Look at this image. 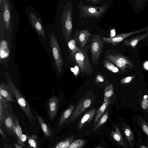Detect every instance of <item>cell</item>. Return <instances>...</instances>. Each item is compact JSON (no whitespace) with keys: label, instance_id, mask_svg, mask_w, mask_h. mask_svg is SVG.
Listing matches in <instances>:
<instances>
[{"label":"cell","instance_id":"cell-39","mask_svg":"<svg viewBox=\"0 0 148 148\" xmlns=\"http://www.w3.org/2000/svg\"><path fill=\"white\" fill-rule=\"evenodd\" d=\"M140 148H147V147L144 146V145H142L140 147Z\"/></svg>","mask_w":148,"mask_h":148},{"label":"cell","instance_id":"cell-22","mask_svg":"<svg viewBox=\"0 0 148 148\" xmlns=\"http://www.w3.org/2000/svg\"><path fill=\"white\" fill-rule=\"evenodd\" d=\"M4 8L3 19L6 30H8L10 26V13L8 3L5 0H3Z\"/></svg>","mask_w":148,"mask_h":148},{"label":"cell","instance_id":"cell-28","mask_svg":"<svg viewBox=\"0 0 148 148\" xmlns=\"http://www.w3.org/2000/svg\"><path fill=\"white\" fill-rule=\"evenodd\" d=\"M114 93V88L113 84H110L107 86L104 91V97L108 98L110 97Z\"/></svg>","mask_w":148,"mask_h":148},{"label":"cell","instance_id":"cell-37","mask_svg":"<svg viewBox=\"0 0 148 148\" xmlns=\"http://www.w3.org/2000/svg\"><path fill=\"white\" fill-rule=\"evenodd\" d=\"M12 145L14 147L16 148H22L19 145L18 143H16Z\"/></svg>","mask_w":148,"mask_h":148},{"label":"cell","instance_id":"cell-34","mask_svg":"<svg viewBox=\"0 0 148 148\" xmlns=\"http://www.w3.org/2000/svg\"><path fill=\"white\" fill-rule=\"evenodd\" d=\"M27 138V136L25 134H22L20 137V140L21 142L23 144L24 142L26 141Z\"/></svg>","mask_w":148,"mask_h":148},{"label":"cell","instance_id":"cell-27","mask_svg":"<svg viewBox=\"0 0 148 148\" xmlns=\"http://www.w3.org/2000/svg\"><path fill=\"white\" fill-rule=\"evenodd\" d=\"M86 144L85 140L81 139H77L73 141L68 148H81L84 146Z\"/></svg>","mask_w":148,"mask_h":148},{"label":"cell","instance_id":"cell-25","mask_svg":"<svg viewBox=\"0 0 148 148\" xmlns=\"http://www.w3.org/2000/svg\"><path fill=\"white\" fill-rule=\"evenodd\" d=\"M103 64L106 69L112 73H119V72L118 67L113 63L106 59L103 61Z\"/></svg>","mask_w":148,"mask_h":148},{"label":"cell","instance_id":"cell-23","mask_svg":"<svg viewBox=\"0 0 148 148\" xmlns=\"http://www.w3.org/2000/svg\"><path fill=\"white\" fill-rule=\"evenodd\" d=\"M109 104V101L108 100L107 98L104 97V100L102 105L96 111V114L93 123V125H95L97 123V121L99 119L102 114L103 113Z\"/></svg>","mask_w":148,"mask_h":148},{"label":"cell","instance_id":"cell-1","mask_svg":"<svg viewBox=\"0 0 148 148\" xmlns=\"http://www.w3.org/2000/svg\"><path fill=\"white\" fill-rule=\"evenodd\" d=\"M5 75L7 84L10 89L29 121L31 123H33L34 121H36V120L33 114L31 107H30L25 98L16 88L10 77L7 75Z\"/></svg>","mask_w":148,"mask_h":148},{"label":"cell","instance_id":"cell-4","mask_svg":"<svg viewBox=\"0 0 148 148\" xmlns=\"http://www.w3.org/2000/svg\"><path fill=\"white\" fill-rule=\"evenodd\" d=\"M104 57L123 72H125L128 69L132 68L134 66L132 62L127 57L110 50L107 51Z\"/></svg>","mask_w":148,"mask_h":148},{"label":"cell","instance_id":"cell-30","mask_svg":"<svg viewBox=\"0 0 148 148\" xmlns=\"http://www.w3.org/2000/svg\"><path fill=\"white\" fill-rule=\"evenodd\" d=\"M148 96L147 95L144 96L143 99L141 103L142 108L144 110L146 109L148 107Z\"/></svg>","mask_w":148,"mask_h":148},{"label":"cell","instance_id":"cell-19","mask_svg":"<svg viewBox=\"0 0 148 148\" xmlns=\"http://www.w3.org/2000/svg\"><path fill=\"white\" fill-rule=\"evenodd\" d=\"M122 129L124 135L127 141L132 147H133L134 143V136L131 129L126 124L123 123Z\"/></svg>","mask_w":148,"mask_h":148},{"label":"cell","instance_id":"cell-20","mask_svg":"<svg viewBox=\"0 0 148 148\" xmlns=\"http://www.w3.org/2000/svg\"><path fill=\"white\" fill-rule=\"evenodd\" d=\"M74 107L73 105H71L63 112L58 121V127H61L65 123L71 115Z\"/></svg>","mask_w":148,"mask_h":148},{"label":"cell","instance_id":"cell-12","mask_svg":"<svg viewBox=\"0 0 148 148\" xmlns=\"http://www.w3.org/2000/svg\"><path fill=\"white\" fill-rule=\"evenodd\" d=\"M12 116L13 121V128L15 133V136L16 138L17 143L22 148H26L24 144L21 141L20 137L23 134L22 129L19 124V121L12 111Z\"/></svg>","mask_w":148,"mask_h":148},{"label":"cell","instance_id":"cell-6","mask_svg":"<svg viewBox=\"0 0 148 148\" xmlns=\"http://www.w3.org/2000/svg\"><path fill=\"white\" fill-rule=\"evenodd\" d=\"M90 44V49L92 63L95 65L98 64L102 49L105 42L102 37L97 35H94Z\"/></svg>","mask_w":148,"mask_h":148},{"label":"cell","instance_id":"cell-3","mask_svg":"<svg viewBox=\"0 0 148 148\" xmlns=\"http://www.w3.org/2000/svg\"><path fill=\"white\" fill-rule=\"evenodd\" d=\"M70 1L66 4L62 13L60 19L62 34L66 45L72 37L73 25L71 13L73 7Z\"/></svg>","mask_w":148,"mask_h":148},{"label":"cell","instance_id":"cell-32","mask_svg":"<svg viewBox=\"0 0 148 148\" xmlns=\"http://www.w3.org/2000/svg\"><path fill=\"white\" fill-rule=\"evenodd\" d=\"M134 76H128L122 79L120 82L122 84H125L130 82L134 77Z\"/></svg>","mask_w":148,"mask_h":148},{"label":"cell","instance_id":"cell-7","mask_svg":"<svg viewBox=\"0 0 148 148\" xmlns=\"http://www.w3.org/2000/svg\"><path fill=\"white\" fill-rule=\"evenodd\" d=\"M91 103V101L88 98H84L80 100L70 118L65 122L66 124H67L74 122L90 106Z\"/></svg>","mask_w":148,"mask_h":148},{"label":"cell","instance_id":"cell-38","mask_svg":"<svg viewBox=\"0 0 148 148\" xmlns=\"http://www.w3.org/2000/svg\"><path fill=\"white\" fill-rule=\"evenodd\" d=\"M88 3L89 2L91 1L93 4H96L98 3L99 0H86Z\"/></svg>","mask_w":148,"mask_h":148},{"label":"cell","instance_id":"cell-10","mask_svg":"<svg viewBox=\"0 0 148 148\" xmlns=\"http://www.w3.org/2000/svg\"><path fill=\"white\" fill-rule=\"evenodd\" d=\"M60 101V99L58 96L53 95L49 98L47 101V114L51 121L54 119L57 114Z\"/></svg>","mask_w":148,"mask_h":148},{"label":"cell","instance_id":"cell-26","mask_svg":"<svg viewBox=\"0 0 148 148\" xmlns=\"http://www.w3.org/2000/svg\"><path fill=\"white\" fill-rule=\"evenodd\" d=\"M108 117V112L107 111L99 119L96 125L93 127L92 130L94 131L96 130L107 121Z\"/></svg>","mask_w":148,"mask_h":148},{"label":"cell","instance_id":"cell-36","mask_svg":"<svg viewBox=\"0 0 148 148\" xmlns=\"http://www.w3.org/2000/svg\"><path fill=\"white\" fill-rule=\"evenodd\" d=\"M3 145L4 148H12V145L10 144H7L5 142H4L3 143Z\"/></svg>","mask_w":148,"mask_h":148},{"label":"cell","instance_id":"cell-11","mask_svg":"<svg viewBox=\"0 0 148 148\" xmlns=\"http://www.w3.org/2000/svg\"><path fill=\"white\" fill-rule=\"evenodd\" d=\"M90 35L89 30L86 29L75 32L74 36L76 42L79 43L80 48L84 47Z\"/></svg>","mask_w":148,"mask_h":148},{"label":"cell","instance_id":"cell-35","mask_svg":"<svg viewBox=\"0 0 148 148\" xmlns=\"http://www.w3.org/2000/svg\"><path fill=\"white\" fill-rule=\"evenodd\" d=\"M116 34V31L114 28L110 30V38H112L115 36Z\"/></svg>","mask_w":148,"mask_h":148},{"label":"cell","instance_id":"cell-15","mask_svg":"<svg viewBox=\"0 0 148 148\" xmlns=\"http://www.w3.org/2000/svg\"><path fill=\"white\" fill-rule=\"evenodd\" d=\"M114 126L115 131L111 132V136L121 146L125 148H128L127 144L123 138L119 128L116 125Z\"/></svg>","mask_w":148,"mask_h":148},{"label":"cell","instance_id":"cell-16","mask_svg":"<svg viewBox=\"0 0 148 148\" xmlns=\"http://www.w3.org/2000/svg\"><path fill=\"white\" fill-rule=\"evenodd\" d=\"M0 94L7 100L16 102L14 98V96L10 89L8 84L1 82L0 85Z\"/></svg>","mask_w":148,"mask_h":148},{"label":"cell","instance_id":"cell-14","mask_svg":"<svg viewBox=\"0 0 148 148\" xmlns=\"http://www.w3.org/2000/svg\"><path fill=\"white\" fill-rule=\"evenodd\" d=\"M148 36V30L143 34L139 35L128 39L124 40L123 42L125 46L131 47L134 49L139 41L145 39Z\"/></svg>","mask_w":148,"mask_h":148},{"label":"cell","instance_id":"cell-8","mask_svg":"<svg viewBox=\"0 0 148 148\" xmlns=\"http://www.w3.org/2000/svg\"><path fill=\"white\" fill-rule=\"evenodd\" d=\"M108 5V3H104L102 6L99 7L84 5L82 6L81 9L84 16L90 18H98L106 11Z\"/></svg>","mask_w":148,"mask_h":148},{"label":"cell","instance_id":"cell-2","mask_svg":"<svg viewBox=\"0 0 148 148\" xmlns=\"http://www.w3.org/2000/svg\"><path fill=\"white\" fill-rule=\"evenodd\" d=\"M88 46L83 49L79 48V50L76 52L70 54V57L78 65L81 72L89 76L92 74L93 70L88 55Z\"/></svg>","mask_w":148,"mask_h":148},{"label":"cell","instance_id":"cell-29","mask_svg":"<svg viewBox=\"0 0 148 148\" xmlns=\"http://www.w3.org/2000/svg\"><path fill=\"white\" fill-rule=\"evenodd\" d=\"M138 120L139 125L148 137V124L141 118H138Z\"/></svg>","mask_w":148,"mask_h":148},{"label":"cell","instance_id":"cell-21","mask_svg":"<svg viewBox=\"0 0 148 148\" xmlns=\"http://www.w3.org/2000/svg\"><path fill=\"white\" fill-rule=\"evenodd\" d=\"M25 134L27 136L26 142L27 147L29 148H39V143L38 136L35 134H32L30 136L27 132H26Z\"/></svg>","mask_w":148,"mask_h":148},{"label":"cell","instance_id":"cell-31","mask_svg":"<svg viewBox=\"0 0 148 148\" xmlns=\"http://www.w3.org/2000/svg\"><path fill=\"white\" fill-rule=\"evenodd\" d=\"M94 79L95 82L96 83H100L103 82L104 80V76L100 73H97Z\"/></svg>","mask_w":148,"mask_h":148},{"label":"cell","instance_id":"cell-24","mask_svg":"<svg viewBox=\"0 0 148 148\" xmlns=\"http://www.w3.org/2000/svg\"><path fill=\"white\" fill-rule=\"evenodd\" d=\"M66 45L67 46L69 52V54L76 52L79 49L76 45V41L74 36H72L68 41Z\"/></svg>","mask_w":148,"mask_h":148},{"label":"cell","instance_id":"cell-33","mask_svg":"<svg viewBox=\"0 0 148 148\" xmlns=\"http://www.w3.org/2000/svg\"><path fill=\"white\" fill-rule=\"evenodd\" d=\"M0 133L2 137V140H3L8 141L6 135L1 125H0Z\"/></svg>","mask_w":148,"mask_h":148},{"label":"cell","instance_id":"cell-13","mask_svg":"<svg viewBox=\"0 0 148 148\" xmlns=\"http://www.w3.org/2000/svg\"><path fill=\"white\" fill-rule=\"evenodd\" d=\"M29 17L31 23L38 34L42 36L45 40H46L45 32L36 16L34 13L30 12Z\"/></svg>","mask_w":148,"mask_h":148},{"label":"cell","instance_id":"cell-9","mask_svg":"<svg viewBox=\"0 0 148 148\" xmlns=\"http://www.w3.org/2000/svg\"><path fill=\"white\" fill-rule=\"evenodd\" d=\"M31 108L32 111L35 114L44 133V139L47 140L51 141L56 136V133L54 130L49 127L43 117L38 114L33 107H31Z\"/></svg>","mask_w":148,"mask_h":148},{"label":"cell","instance_id":"cell-5","mask_svg":"<svg viewBox=\"0 0 148 148\" xmlns=\"http://www.w3.org/2000/svg\"><path fill=\"white\" fill-rule=\"evenodd\" d=\"M50 42L54 63L58 71L60 73L62 71L64 61L58 42L56 36L53 34L50 35Z\"/></svg>","mask_w":148,"mask_h":148},{"label":"cell","instance_id":"cell-17","mask_svg":"<svg viewBox=\"0 0 148 148\" xmlns=\"http://www.w3.org/2000/svg\"><path fill=\"white\" fill-rule=\"evenodd\" d=\"M75 140L73 136H70L56 143L50 144L47 147L51 148H68L71 143Z\"/></svg>","mask_w":148,"mask_h":148},{"label":"cell","instance_id":"cell-18","mask_svg":"<svg viewBox=\"0 0 148 148\" xmlns=\"http://www.w3.org/2000/svg\"><path fill=\"white\" fill-rule=\"evenodd\" d=\"M95 112V109H93L83 115L78 123L77 128L78 130H80L86 123H90L93 118Z\"/></svg>","mask_w":148,"mask_h":148}]
</instances>
